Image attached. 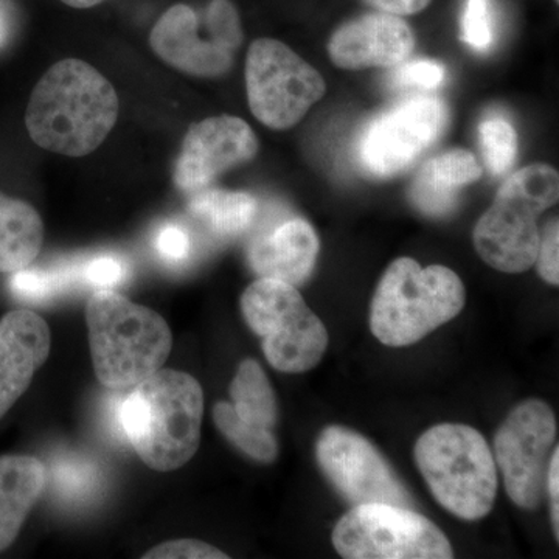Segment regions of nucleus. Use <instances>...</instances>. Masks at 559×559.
<instances>
[{"instance_id":"1","label":"nucleus","mask_w":559,"mask_h":559,"mask_svg":"<svg viewBox=\"0 0 559 559\" xmlns=\"http://www.w3.org/2000/svg\"><path fill=\"white\" fill-rule=\"evenodd\" d=\"M117 117L119 97L110 81L87 62L64 60L33 90L25 127L40 148L83 157L105 142Z\"/></svg>"},{"instance_id":"2","label":"nucleus","mask_w":559,"mask_h":559,"mask_svg":"<svg viewBox=\"0 0 559 559\" xmlns=\"http://www.w3.org/2000/svg\"><path fill=\"white\" fill-rule=\"evenodd\" d=\"M117 415L143 463L168 473L190 462L200 448L204 393L191 374L159 369L134 385Z\"/></svg>"},{"instance_id":"3","label":"nucleus","mask_w":559,"mask_h":559,"mask_svg":"<svg viewBox=\"0 0 559 559\" xmlns=\"http://www.w3.org/2000/svg\"><path fill=\"white\" fill-rule=\"evenodd\" d=\"M86 322L95 374L105 388H134L170 356L173 334L165 319L114 289L92 294Z\"/></svg>"},{"instance_id":"4","label":"nucleus","mask_w":559,"mask_h":559,"mask_svg":"<svg viewBox=\"0 0 559 559\" xmlns=\"http://www.w3.org/2000/svg\"><path fill=\"white\" fill-rule=\"evenodd\" d=\"M462 280L450 267L403 257L389 264L371 300L370 329L388 347H407L457 318L465 307Z\"/></svg>"},{"instance_id":"5","label":"nucleus","mask_w":559,"mask_h":559,"mask_svg":"<svg viewBox=\"0 0 559 559\" xmlns=\"http://www.w3.org/2000/svg\"><path fill=\"white\" fill-rule=\"evenodd\" d=\"M415 462L444 510L465 521L491 513L498 469L479 430L457 423L433 426L415 443Z\"/></svg>"},{"instance_id":"6","label":"nucleus","mask_w":559,"mask_h":559,"mask_svg":"<svg viewBox=\"0 0 559 559\" xmlns=\"http://www.w3.org/2000/svg\"><path fill=\"white\" fill-rule=\"evenodd\" d=\"M558 198L559 176L550 165H528L510 176L474 229L480 259L506 274L528 271L538 255L540 213Z\"/></svg>"},{"instance_id":"7","label":"nucleus","mask_w":559,"mask_h":559,"mask_svg":"<svg viewBox=\"0 0 559 559\" xmlns=\"http://www.w3.org/2000/svg\"><path fill=\"white\" fill-rule=\"evenodd\" d=\"M241 312L263 340L267 362L283 373L314 369L329 348V331L289 283L255 280L242 293Z\"/></svg>"},{"instance_id":"8","label":"nucleus","mask_w":559,"mask_h":559,"mask_svg":"<svg viewBox=\"0 0 559 559\" xmlns=\"http://www.w3.org/2000/svg\"><path fill=\"white\" fill-rule=\"evenodd\" d=\"M240 14L230 0H212L204 16L178 3L162 14L150 35L151 49L179 72L200 79H218L234 66L240 49Z\"/></svg>"},{"instance_id":"9","label":"nucleus","mask_w":559,"mask_h":559,"mask_svg":"<svg viewBox=\"0 0 559 559\" xmlns=\"http://www.w3.org/2000/svg\"><path fill=\"white\" fill-rule=\"evenodd\" d=\"M347 559H451L450 539L428 518L390 503L355 506L331 535Z\"/></svg>"},{"instance_id":"10","label":"nucleus","mask_w":559,"mask_h":559,"mask_svg":"<svg viewBox=\"0 0 559 559\" xmlns=\"http://www.w3.org/2000/svg\"><path fill=\"white\" fill-rule=\"evenodd\" d=\"M246 90L255 119L274 131L296 127L326 92L322 75L282 40L261 38L246 58Z\"/></svg>"},{"instance_id":"11","label":"nucleus","mask_w":559,"mask_h":559,"mask_svg":"<svg viewBox=\"0 0 559 559\" xmlns=\"http://www.w3.org/2000/svg\"><path fill=\"white\" fill-rule=\"evenodd\" d=\"M557 430L549 404L527 400L510 412L496 432L492 457L507 495L521 509L535 510L543 502Z\"/></svg>"},{"instance_id":"12","label":"nucleus","mask_w":559,"mask_h":559,"mask_svg":"<svg viewBox=\"0 0 559 559\" xmlns=\"http://www.w3.org/2000/svg\"><path fill=\"white\" fill-rule=\"evenodd\" d=\"M319 468L337 492L355 506L390 503L414 509V498L374 444L356 430L329 426L316 441Z\"/></svg>"},{"instance_id":"13","label":"nucleus","mask_w":559,"mask_h":559,"mask_svg":"<svg viewBox=\"0 0 559 559\" xmlns=\"http://www.w3.org/2000/svg\"><path fill=\"white\" fill-rule=\"evenodd\" d=\"M447 120V106L439 98L401 103L364 131L358 143L360 165L378 178L400 175L437 142Z\"/></svg>"},{"instance_id":"14","label":"nucleus","mask_w":559,"mask_h":559,"mask_svg":"<svg viewBox=\"0 0 559 559\" xmlns=\"http://www.w3.org/2000/svg\"><path fill=\"white\" fill-rule=\"evenodd\" d=\"M257 153L259 139L249 123L234 116L209 117L187 131L173 178L180 191L193 194Z\"/></svg>"},{"instance_id":"15","label":"nucleus","mask_w":559,"mask_h":559,"mask_svg":"<svg viewBox=\"0 0 559 559\" xmlns=\"http://www.w3.org/2000/svg\"><path fill=\"white\" fill-rule=\"evenodd\" d=\"M414 49L409 25L382 11L345 22L329 40L330 60L347 70L393 68L407 60Z\"/></svg>"},{"instance_id":"16","label":"nucleus","mask_w":559,"mask_h":559,"mask_svg":"<svg viewBox=\"0 0 559 559\" xmlns=\"http://www.w3.org/2000/svg\"><path fill=\"white\" fill-rule=\"evenodd\" d=\"M50 345L49 325L36 312L11 311L0 320V418L24 395Z\"/></svg>"},{"instance_id":"17","label":"nucleus","mask_w":559,"mask_h":559,"mask_svg":"<svg viewBox=\"0 0 559 559\" xmlns=\"http://www.w3.org/2000/svg\"><path fill=\"white\" fill-rule=\"evenodd\" d=\"M319 250V237L311 224L293 218L253 238L248 260L260 278L280 280L297 288L310 278Z\"/></svg>"},{"instance_id":"18","label":"nucleus","mask_w":559,"mask_h":559,"mask_svg":"<svg viewBox=\"0 0 559 559\" xmlns=\"http://www.w3.org/2000/svg\"><path fill=\"white\" fill-rule=\"evenodd\" d=\"M480 176V164L471 151H447L419 168L412 180L411 200L425 215H450L457 204L460 190Z\"/></svg>"},{"instance_id":"19","label":"nucleus","mask_w":559,"mask_h":559,"mask_svg":"<svg viewBox=\"0 0 559 559\" xmlns=\"http://www.w3.org/2000/svg\"><path fill=\"white\" fill-rule=\"evenodd\" d=\"M44 485L46 469L38 459L28 455L0 459V551L9 549L20 535Z\"/></svg>"},{"instance_id":"20","label":"nucleus","mask_w":559,"mask_h":559,"mask_svg":"<svg viewBox=\"0 0 559 559\" xmlns=\"http://www.w3.org/2000/svg\"><path fill=\"white\" fill-rule=\"evenodd\" d=\"M44 241V223L28 202L0 193V272L31 266Z\"/></svg>"},{"instance_id":"21","label":"nucleus","mask_w":559,"mask_h":559,"mask_svg":"<svg viewBox=\"0 0 559 559\" xmlns=\"http://www.w3.org/2000/svg\"><path fill=\"white\" fill-rule=\"evenodd\" d=\"M187 210L216 237L234 238L252 226L259 202L249 193L207 187L190 194Z\"/></svg>"},{"instance_id":"22","label":"nucleus","mask_w":559,"mask_h":559,"mask_svg":"<svg viewBox=\"0 0 559 559\" xmlns=\"http://www.w3.org/2000/svg\"><path fill=\"white\" fill-rule=\"evenodd\" d=\"M235 412L250 425L272 429L277 425V396L257 360H242L230 384Z\"/></svg>"},{"instance_id":"23","label":"nucleus","mask_w":559,"mask_h":559,"mask_svg":"<svg viewBox=\"0 0 559 559\" xmlns=\"http://www.w3.org/2000/svg\"><path fill=\"white\" fill-rule=\"evenodd\" d=\"M213 421L219 432L250 459L260 463H272L277 459L278 443L271 429L245 421L230 403L219 401L215 404Z\"/></svg>"},{"instance_id":"24","label":"nucleus","mask_w":559,"mask_h":559,"mask_svg":"<svg viewBox=\"0 0 559 559\" xmlns=\"http://www.w3.org/2000/svg\"><path fill=\"white\" fill-rule=\"evenodd\" d=\"M479 142L484 159L495 176L506 175L518 156V134L509 121L491 117L481 121Z\"/></svg>"},{"instance_id":"25","label":"nucleus","mask_w":559,"mask_h":559,"mask_svg":"<svg viewBox=\"0 0 559 559\" xmlns=\"http://www.w3.org/2000/svg\"><path fill=\"white\" fill-rule=\"evenodd\" d=\"M10 286L14 296L31 304L49 300L73 278L72 270H40L24 267L13 272Z\"/></svg>"},{"instance_id":"26","label":"nucleus","mask_w":559,"mask_h":559,"mask_svg":"<svg viewBox=\"0 0 559 559\" xmlns=\"http://www.w3.org/2000/svg\"><path fill=\"white\" fill-rule=\"evenodd\" d=\"M463 40L474 50L487 51L495 40V16L489 0H466L462 17Z\"/></svg>"},{"instance_id":"27","label":"nucleus","mask_w":559,"mask_h":559,"mask_svg":"<svg viewBox=\"0 0 559 559\" xmlns=\"http://www.w3.org/2000/svg\"><path fill=\"white\" fill-rule=\"evenodd\" d=\"M127 277V263L116 255L95 257L79 270V278L98 289H114Z\"/></svg>"},{"instance_id":"28","label":"nucleus","mask_w":559,"mask_h":559,"mask_svg":"<svg viewBox=\"0 0 559 559\" xmlns=\"http://www.w3.org/2000/svg\"><path fill=\"white\" fill-rule=\"evenodd\" d=\"M145 559H227L229 555L224 554L216 547L210 546L204 540L179 539L168 540L151 549L143 557Z\"/></svg>"},{"instance_id":"29","label":"nucleus","mask_w":559,"mask_h":559,"mask_svg":"<svg viewBox=\"0 0 559 559\" xmlns=\"http://www.w3.org/2000/svg\"><path fill=\"white\" fill-rule=\"evenodd\" d=\"M538 274L549 285H559V226L558 218L549 221L540 235L538 255L535 261Z\"/></svg>"},{"instance_id":"30","label":"nucleus","mask_w":559,"mask_h":559,"mask_svg":"<svg viewBox=\"0 0 559 559\" xmlns=\"http://www.w3.org/2000/svg\"><path fill=\"white\" fill-rule=\"evenodd\" d=\"M444 80V68L437 61L409 62L396 70L393 81L400 86H414L419 90H437Z\"/></svg>"},{"instance_id":"31","label":"nucleus","mask_w":559,"mask_h":559,"mask_svg":"<svg viewBox=\"0 0 559 559\" xmlns=\"http://www.w3.org/2000/svg\"><path fill=\"white\" fill-rule=\"evenodd\" d=\"M55 480L61 492L68 496H79L81 492L90 491L95 480L94 469L87 463L66 462L57 465Z\"/></svg>"},{"instance_id":"32","label":"nucleus","mask_w":559,"mask_h":559,"mask_svg":"<svg viewBox=\"0 0 559 559\" xmlns=\"http://www.w3.org/2000/svg\"><path fill=\"white\" fill-rule=\"evenodd\" d=\"M154 245H156L162 259L170 261V263H179V261L189 259L191 250L189 231L176 224L162 227Z\"/></svg>"},{"instance_id":"33","label":"nucleus","mask_w":559,"mask_h":559,"mask_svg":"<svg viewBox=\"0 0 559 559\" xmlns=\"http://www.w3.org/2000/svg\"><path fill=\"white\" fill-rule=\"evenodd\" d=\"M546 491L549 492L550 498V516L551 525H554V533L559 538V448L555 447L554 454H551L549 471H547V485Z\"/></svg>"},{"instance_id":"34","label":"nucleus","mask_w":559,"mask_h":559,"mask_svg":"<svg viewBox=\"0 0 559 559\" xmlns=\"http://www.w3.org/2000/svg\"><path fill=\"white\" fill-rule=\"evenodd\" d=\"M364 2L382 13L411 16V14H417L419 11L428 9L432 0H364Z\"/></svg>"},{"instance_id":"35","label":"nucleus","mask_w":559,"mask_h":559,"mask_svg":"<svg viewBox=\"0 0 559 559\" xmlns=\"http://www.w3.org/2000/svg\"><path fill=\"white\" fill-rule=\"evenodd\" d=\"M66 5L73 7V9H92V7L98 5V3L105 2V0H61Z\"/></svg>"},{"instance_id":"36","label":"nucleus","mask_w":559,"mask_h":559,"mask_svg":"<svg viewBox=\"0 0 559 559\" xmlns=\"http://www.w3.org/2000/svg\"><path fill=\"white\" fill-rule=\"evenodd\" d=\"M557 2H558V0H557Z\"/></svg>"}]
</instances>
